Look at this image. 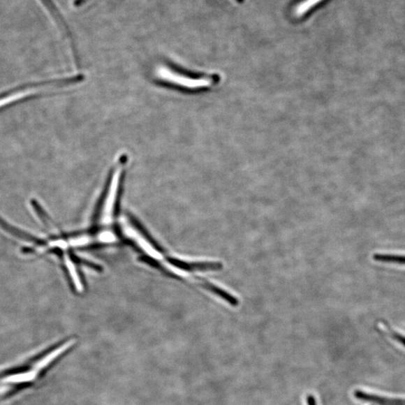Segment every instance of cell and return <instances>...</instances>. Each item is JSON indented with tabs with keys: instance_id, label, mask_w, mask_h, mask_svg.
<instances>
[{
	"instance_id": "obj_5",
	"label": "cell",
	"mask_w": 405,
	"mask_h": 405,
	"mask_svg": "<svg viewBox=\"0 0 405 405\" xmlns=\"http://www.w3.org/2000/svg\"><path fill=\"white\" fill-rule=\"evenodd\" d=\"M373 259L380 262L399 263V265H405V256H403L374 254Z\"/></svg>"
},
{
	"instance_id": "obj_7",
	"label": "cell",
	"mask_w": 405,
	"mask_h": 405,
	"mask_svg": "<svg viewBox=\"0 0 405 405\" xmlns=\"http://www.w3.org/2000/svg\"><path fill=\"white\" fill-rule=\"evenodd\" d=\"M308 404L309 405H317L315 398L312 396L308 397Z\"/></svg>"
},
{
	"instance_id": "obj_3",
	"label": "cell",
	"mask_w": 405,
	"mask_h": 405,
	"mask_svg": "<svg viewBox=\"0 0 405 405\" xmlns=\"http://www.w3.org/2000/svg\"><path fill=\"white\" fill-rule=\"evenodd\" d=\"M354 396L360 401L378 405H405V400L382 397L360 390L354 392Z\"/></svg>"
},
{
	"instance_id": "obj_2",
	"label": "cell",
	"mask_w": 405,
	"mask_h": 405,
	"mask_svg": "<svg viewBox=\"0 0 405 405\" xmlns=\"http://www.w3.org/2000/svg\"><path fill=\"white\" fill-rule=\"evenodd\" d=\"M152 75L157 83L188 94L204 92L221 82L217 73L195 72L168 62L156 66Z\"/></svg>"
},
{
	"instance_id": "obj_4",
	"label": "cell",
	"mask_w": 405,
	"mask_h": 405,
	"mask_svg": "<svg viewBox=\"0 0 405 405\" xmlns=\"http://www.w3.org/2000/svg\"><path fill=\"white\" fill-rule=\"evenodd\" d=\"M204 286L205 288H207L210 292L214 293V295H217L221 299L224 300L231 307H237L239 306V300L236 297L233 296L231 293H228L226 290L222 289L210 282H205Z\"/></svg>"
},
{
	"instance_id": "obj_6",
	"label": "cell",
	"mask_w": 405,
	"mask_h": 405,
	"mask_svg": "<svg viewBox=\"0 0 405 405\" xmlns=\"http://www.w3.org/2000/svg\"><path fill=\"white\" fill-rule=\"evenodd\" d=\"M391 335L395 340L398 341L399 343L402 344L403 346L405 347V337L400 335V334L397 332H395L393 331H390Z\"/></svg>"
},
{
	"instance_id": "obj_1",
	"label": "cell",
	"mask_w": 405,
	"mask_h": 405,
	"mask_svg": "<svg viewBox=\"0 0 405 405\" xmlns=\"http://www.w3.org/2000/svg\"><path fill=\"white\" fill-rule=\"evenodd\" d=\"M75 341V339H70L59 342L36 354L22 364L0 370V383L7 384L6 388H8L3 392L5 396L8 394L13 396V394L42 378L53 362L72 348Z\"/></svg>"
}]
</instances>
